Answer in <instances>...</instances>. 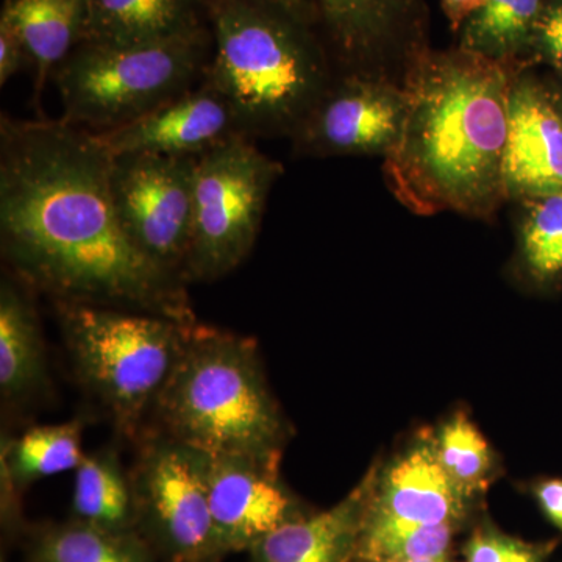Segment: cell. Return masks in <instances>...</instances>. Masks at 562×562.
Wrapping results in <instances>:
<instances>
[{"instance_id": "obj_15", "label": "cell", "mask_w": 562, "mask_h": 562, "mask_svg": "<svg viewBox=\"0 0 562 562\" xmlns=\"http://www.w3.org/2000/svg\"><path fill=\"white\" fill-rule=\"evenodd\" d=\"M379 464L338 505L281 525L251 547V562H350Z\"/></svg>"}, {"instance_id": "obj_33", "label": "cell", "mask_w": 562, "mask_h": 562, "mask_svg": "<svg viewBox=\"0 0 562 562\" xmlns=\"http://www.w3.org/2000/svg\"><path fill=\"white\" fill-rule=\"evenodd\" d=\"M408 562H453L452 560H449L447 557L442 558H431V560H419V561H408Z\"/></svg>"}, {"instance_id": "obj_17", "label": "cell", "mask_w": 562, "mask_h": 562, "mask_svg": "<svg viewBox=\"0 0 562 562\" xmlns=\"http://www.w3.org/2000/svg\"><path fill=\"white\" fill-rule=\"evenodd\" d=\"M90 0H5L0 21L20 36L35 72V102L55 69L87 36Z\"/></svg>"}, {"instance_id": "obj_23", "label": "cell", "mask_w": 562, "mask_h": 562, "mask_svg": "<svg viewBox=\"0 0 562 562\" xmlns=\"http://www.w3.org/2000/svg\"><path fill=\"white\" fill-rule=\"evenodd\" d=\"M543 10V0H486L462 25L461 49L508 61L538 32Z\"/></svg>"}, {"instance_id": "obj_30", "label": "cell", "mask_w": 562, "mask_h": 562, "mask_svg": "<svg viewBox=\"0 0 562 562\" xmlns=\"http://www.w3.org/2000/svg\"><path fill=\"white\" fill-rule=\"evenodd\" d=\"M538 32L550 57L562 68V2L543 10Z\"/></svg>"}, {"instance_id": "obj_29", "label": "cell", "mask_w": 562, "mask_h": 562, "mask_svg": "<svg viewBox=\"0 0 562 562\" xmlns=\"http://www.w3.org/2000/svg\"><path fill=\"white\" fill-rule=\"evenodd\" d=\"M531 491L543 516L562 531V479L541 480Z\"/></svg>"}, {"instance_id": "obj_8", "label": "cell", "mask_w": 562, "mask_h": 562, "mask_svg": "<svg viewBox=\"0 0 562 562\" xmlns=\"http://www.w3.org/2000/svg\"><path fill=\"white\" fill-rule=\"evenodd\" d=\"M211 457L166 435L140 443L131 472L138 525L171 562L224 557L210 505Z\"/></svg>"}, {"instance_id": "obj_19", "label": "cell", "mask_w": 562, "mask_h": 562, "mask_svg": "<svg viewBox=\"0 0 562 562\" xmlns=\"http://www.w3.org/2000/svg\"><path fill=\"white\" fill-rule=\"evenodd\" d=\"M83 422L31 428L16 439H2V508L18 506L20 491L35 482L76 471L83 460Z\"/></svg>"}, {"instance_id": "obj_2", "label": "cell", "mask_w": 562, "mask_h": 562, "mask_svg": "<svg viewBox=\"0 0 562 562\" xmlns=\"http://www.w3.org/2000/svg\"><path fill=\"white\" fill-rule=\"evenodd\" d=\"M513 85L508 63L464 49L414 63L403 88L405 124L384 165L403 205L483 217L508 198L503 162Z\"/></svg>"}, {"instance_id": "obj_14", "label": "cell", "mask_w": 562, "mask_h": 562, "mask_svg": "<svg viewBox=\"0 0 562 562\" xmlns=\"http://www.w3.org/2000/svg\"><path fill=\"white\" fill-rule=\"evenodd\" d=\"M503 177L506 195L562 192V120L532 85H513Z\"/></svg>"}, {"instance_id": "obj_20", "label": "cell", "mask_w": 562, "mask_h": 562, "mask_svg": "<svg viewBox=\"0 0 562 562\" xmlns=\"http://www.w3.org/2000/svg\"><path fill=\"white\" fill-rule=\"evenodd\" d=\"M72 514L77 522L114 532L138 527L131 473L113 450L85 453L74 471Z\"/></svg>"}, {"instance_id": "obj_25", "label": "cell", "mask_w": 562, "mask_h": 562, "mask_svg": "<svg viewBox=\"0 0 562 562\" xmlns=\"http://www.w3.org/2000/svg\"><path fill=\"white\" fill-rule=\"evenodd\" d=\"M33 553L35 562H151L135 531L102 530L77 520L41 532Z\"/></svg>"}, {"instance_id": "obj_21", "label": "cell", "mask_w": 562, "mask_h": 562, "mask_svg": "<svg viewBox=\"0 0 562 562\" xmlns=\"http://www.w3.org/2000/svg\"><path fill=\"white\" fill-rule=\"evenodd\" d=\"M453 524H414L366 509L353 561L408 562L447 557Z\"/></svg>"}, {"instance_id": "obj_10", "label": "cell", "mask_w": 562, "mask_h": 562, "mask_svg": "<svg viewBox=\"0 0 562 562\" xmlns=\"http://www.w3.org/2000/svg\"><path fill=\"white\" fill-rule=\"evenodd\" d=\"M405 90L350 77L327 90L294 135L317 155H387L401 138Z\"/></svg>"}, {"instance_id": "obj_12", "label": "cell", "mask_w": 562, "mask_h": 562, "mask_svg": "<svg viewBox=\"0 0 562 562\" xmlns=\"http://www.w3.org/2000/svg\"><path fill=\"white\" fill-rule=\"evenodd\" d=\"M92 133L113 157L154 154L199 158L225 140L244 136L231 103L205 79L138 120Z\"/></svg>"}, {"instance_id": "obj_11", "label": "cell", "mask_w": 562, "mask_h": 562, "mask_svg": "<svg viewBox=\"0 0 562 562\" xmlns=\"http://www.w3.org/2000/svg\"><path fill=\"white\" fill-rule=\"evenodd\" d=\"M210 505L222 553L250 552L281 525L297 519V502L280 482L279 462L211 457Z\"/></svg>"}, {"instance_id": "obj_6", "label": "cell", "mask_w": 562, "mask_h": 562, "mask_svg": "<svg viewBox=\"0 0 562 562\" xmlns=\"http://www.w3.org/2000/svg\"><path fill=\"white\" fill-rule=\"evenodd\" d=\"M213 54L211 27L140 46L81 43L55 69L66 124L110 131L201 83Z\"/></svg>"}, {"instance_id": "obj_1", "label": "cell", "mask_w": 562, "mask_h": 562, "mask_svg": "<svg viewBox=\"0 0 562 562\" xmlns=\"http://www.w3.org/2000/svg\"><path fill=\"white\" fill-rule=\"evenodd\" d=\"M0 246L16 279L55 302L195 322L187 281L122 227L110 151L65 121L0 120Z\"/></svg>"}, {"instance_id": "obj_28", "label": "cell", "mask_w": 562, "mask_h": 562, "mask_svg": "<svg viewBox=\"0 0 562 562\" xmlns=\"http://www.w3.org/2000/svg\"><path fill=\"white\" fill-rule=\"evenodd\" d=\"M31 66L27 50L7 22L0 21V85L5 87L11 77Z\"/></svg>"}, {"instance_id": "obj_26", "label": "cell", "mask_w": 562, "mask_h": 562, "mask_svg": "<svg viewBox=\"0 0 562 562\" xmlns=\"http://www.w3.org/2000/svg\"><path fill=\"white\" fill-rule=\"evenodd\" d=\"M520 236V255L532 279H562V192L536 195Z\"/></svg>"}, {"instance_id": "obj_4", "label": "cell", "mask_w": 562, "mask_h": 562, "mask_svg": "<svg viewBox=\"0 0 562 562\" xmlns=\"http://www.w3.org/2000/svg\"><path fill=\"white\" fill-rule=\"evenodd\" d=\"M213 54L205 79L246 138L295 133L327 92L308 25L246 0H205Z\"/></svg>"}, {"instance_id": "obj_22", "label": "cell", "mask_w": 562, "mask_h": 562, "mask_svg": "<svg viewBox=\"0 0 562 562\" xmlns=\"http://www.w3.org/2000/svg\"><path fill=\"white\" fill-rule=\"evenodd\" d=\"M431 435L439 462L469 501L490 490L498 473L497 457L468 414L454 412Z\"/></svg>"}, {"instance_id": "obj_24", "label": "cell", "mask_w": 562, "mask_h": 562, "mask_svg": "<svg viewBox=\"0 0 562 562\" xmlns=\"http://www.w3.org/2000/svg\"><path fill=\"white\" fill-rule=\"evenodd\" d=\"M333 41L347 57L361 58L382 46L413 0H316Z\"/></svg>"}, {"instance_id": "obj_5", "label": "cell", "mask_w": 562, "mask_h": 562, "mask_svg": "<svg viewBox=\"0 0 562 562\" xmlns=\"http://www.w3.org/2000/svg\"><path fill=\"white\" fill-rule=\"evenodd\" d=\"M80 383L122 435L135 438L171 379L192 325L132 310L55 302Z\"/></svg>"}, {"instance_id": "obj_3", "label": "cell", "mask_w": 562, "mask_h": 562, "mask_svg": "<svg viewBox=\"0 0 562 562\" xmlns=\"http://www.w3.org/2000/svg\"><path fill=\"white\" fill-rule=\"evenodd\" d=\"M154 412L162 432L210 457L280 464L290 439L254 339L198 322Z\"/></svg>"}, {"instance_id": "obj_32", "label": "cell", "mask_w": 562, "mask_h": 562, "mask_svg": "<svg viewBox=\"0 0 562 562\" xmlns=\"http://www.w3.org/2000/svg\"><path fill=\"white\" fill-rule=\"evenodd\" d=\"M484 2L486 0H442L443 13L449 18L454 31H458L472 14L482 9Z\"/></svg>"}, {"instance_id": "obj_18", "label": "cell", "mask_w": 562, "mask_h": 562, "mask_svg": "<svg viewBox=\"0 0 562 562\" xmlns=\"http://www.w3.org/2000/svg\"><path fill=\"white\" fill-rule=\"evenodd\" d=\"M25 284L0 283V394L3 402L29 401L47 387V361L38 314Z\"/></svg>"}, {"instance_id": "obj_9", "label": "cell", "mask_w": 562, "mask_h": 562, "mask_svg": "<svg viewBox=\"0 0 562 562\" xmlns=\"http://www.w3.org/2000/svg\"><path fill=\"white\" fill-rule=\"evenodd\" d=\"M195 166L192 157L111 155V192L122 227L149 260L181 280L191 244Z\"/></svg>"}, {"instance_id": "obj_7", "label": "cell", "mask_w": 562, "mask_h": 562, "mask_svg": "<svg viewBox=\"0 0 562 562\" xmlns=\"http://www.w3.org/2000/svg\"><path fill=\"white\" fill-rule=\"evenodd\" d=\"M281 166L236 136L198 158L184 280L214 281L249 257Z\"/></svg>"}, {"instance_id": "obj_31", "label": "cell", "mask_w": 562, "mask_h": 562, "mask_svg": "<svg viewBox=\"0 0 562 562\" xmlns=\"http://www.w3.org/2000/svg\"><path fill=\"white\" fill-rule=\"evenodd\" d=\"M246 2L279 11L305 25H310L314 14L319 13L316 0H246Z\"/></svg>"}, {"instance_id": "obj_16", "label": "cell", "mask_w": 562, "mask_h": 562, "mask_svg": "<svg viewBox=\"0 0 562 562\" xmlns=\"http://www.w3.org/2000/svg\"><path fill=\"white\" fill-rule=\"evenodd\" d=\"M210 29L205 0H90L83 43L140 46Z\"/></svg>"}, {"instance_id": "obj_27", "label": "cell", "mask_w": 562, "mask_h": 562, "mask_svg": "<svg viewBox=\"0 0 562 562\" xmlns=\"http://www.w3.org/2000/svg\"><path fill=\"white\" fill-rule=\"evenodd\" d=\"M558 542H527L480 525L464 547L465 562H546Z\"/></svg>"}, {"instance_id": "obj_13", "label": "cell", "mask_w": 562, "mask_h": 562, "mask_svg": "<svg viewBox=\"0 0 562 562\" xmlns=\"http://www.w3.org/2000/svg\"><path fill=\"white\" fill-rule=\"evenodd\" d=\"M471 501L439 462L431 432L420 435L383 469H376L368 512L414 524L461 522Z\"/></svg>"}]
</instances>
